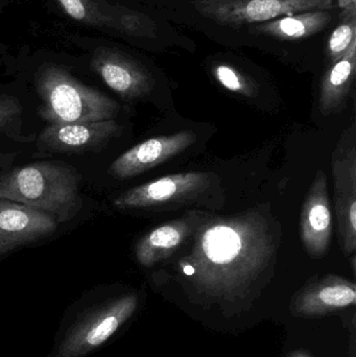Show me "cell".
Segmentation results:
<instances>
[{"label": "cell", "mask_w": 356, "mask_h": 357, "mask_svg": "<svg viewBox=\"0 0 356 357\" xmlns=\"http://www.w3.org/2000/svg\"><path fill=\"white\" fill-rule=\"evenodd\" d=\"M332 234V214L327 177L323 171H319L301 210L300 235L305 251L315 259L323 257L330 249Z\"/></svg>", "instance_id": "obj_9"}, {"label": "cell", "mask_w": 356, "mask_h": 357, "mask_svg": "<svg viewBox=\"0 0 356 357\" xmlns=\"http://www.w3.org/2000/svg\"><path fill=\"white\" fill-rule=\"evenodd\" d=\"M90 65L105 84L125 100L142 98L152 91L154 79L148 69L123 52L100 48Z\"/></svg>", "instance_id": "obj_10"}, {"label": "cell", "mask_w": 356, "mask_h": 357, "mask_svg": "<svg viewBox=\"0 0 356 357\" xmlns=\"http://www.w3.org/2000/svg\"><path fill=\"white\" fill-rule=\"evenodd\" d=\"M212 75L222 87L233 93L244 96H254L256 93L254 82L232 65L217 63L213 65Z\"/></svg>", "instance_id": "obj_19"}, {"label": "cell", "mask_w": 356, "mask_h": 357, "mask_svg": "<svg viewBox=\"0 0 356 357\" xmlns=\"http://www.w3.org/2000/svg\"><path fill=\"white\" fill-rule=\"evenodd\" d=\"M139 306L134 291L93 293L67 308L45 357H88L133 318Z\"/></svg>", "instance_id": "obj_2"}, {"label": "cell", "mask_w": 356, "mask_h": 357, "mask_svg": "<svg viewBox=\"0 0 356 357\" xmlns=\"http://www.w3.org/2000/svg\"><path fill=\"white\" fill-rule=\"evenodd\" d=\"M355 284L343 277L328 275L309 283L293 300L292 310L299 317H320L355 306Z\"/></svg>", "instance_id": "obj_13"}, {"label": "cell", "mask_w": 356, "mask_h": 357, "mask_svg": "<svg viewBox=\"0 0 356 357\" xmlns=\"http://www.w3.org/2000/svg\"><path fill=\"white\" fill-rule=\"evenodd\" d=\"M196 140V134L188 131L150 138L121 155L109 173L121 180L135 177L181 154Z\"/></svg>", "instance_id": "obj_11"}, {"label": "cell", "mask_w": 356, "mask_h": 357, "mask_svg": "<svg viewBox=\"0 0 356 357\" xmlns=\"http://www.w3.org/2000/svg\"><path fill=\"white\" fill-rule=\"evenodd\" d=\"M210 174H175L144 183L119 195L113 201L118 209H144L192 202L210 188Z\"/></svg>", "instance_id": "obj_7"}, {"label": "cell", "mask_w": 356, "mask_h": 357, "mask_svg": "<svg viewBox=\"0 0 356 357\" xmlns=\"http://www.w3.org/2000/svg\"><path fill=\"white\" fill-rule=\"evenodd\" d=\"M79 181L71 167L33 163L0 177V199L45 212L56 222H66L81 207Z\"/></svg>", "instance_id": "obj_3"}, {"label": "cell", "mask_w": 356, "mask_h": 357, "mask_svg": "<svg viewBox=\"0 0 356 357\" xmlns=\"http://www.w3.org/2000/svg\"><path fill=\"white\" fill-rule=\"evenodd\" d=\"M356 69V42L340 60L332 64L322 79L319 109L324 116L340 114L346 108Z\"/></svg>", "instance_id": "obj_16"}, {"label": "cell", "mask_w": 356, "mask_h": 357, "mask_svg": "<svg viewBox=\"0 0 356 357\" xmlns=\"http://www.w3.org/2000/svg\"><path fill=\"white\" fill-rule=\"evenodd\" d=\"M70 18L96 27H106L132 37L155 38L156 23L148 15L107 0H56Z\"/></svg>", "instance_id": "obj_8"}, {"label": "cell", "mask_w": 356, "mask_h": 357, "mask_svg": "<svg viewBox=\"0 0 356 357\" xmlns=\"http://www.w3.org/2000/svg\"><path fill=\"white\" fill-rule=\"evenodd\" d=\"M196 12L222 26L240 29L307 10H330L334 0H194Z\"/></svg>", "instance_id": "obj_5"}, {"label": "cell", "mask_w": 356, "mask_h": 357, "mask_svg": "<svg viewBox=\"0 0 356 357\" xmlns=\"http://www.w3.org/2000/svg\"><path fill=\"white\" fill-rule=\"evenodd\" d=\"M192 231L189 220H173L157 227L138 241L136 259L144 268H150L173 255Z\"/></svg>", "instance_id": "obj_17"}, {"label": "cell", "mask_w": 356, "mask_h": 357, "mask_svg": "<svg viewBox=\"0 0 356 357\" xmlns=\"http://www.w3.org/2000/svg\"><path fill=\"white\" fill-rule=\"evenodd\" d=\"M292 357H309V356H307V354H294Z\"/></svg>", "instance_id": "obj_22"}, {"label": "cell", "mask_w": 356, "mask_h": 357, "mask_svg": "<svg viewBox=\"0 0 356 357\" xmlns=\"http://www.w3.org/2000/svg\"><path fill=\"white\" fill-rule=\"evenodd\" d=\"M276 249L273 229L261 212L215 218L200 227L180 266L204 293L232 297L269 268Z\"/></svg>", "instance_id": "obj_1"}, {"label": "cell", "mask_w": 356, "mask_h": 357, "mask_svg": "<svg viewBox=\"0 0 356 357\" xmlns=\"http://www.w3.org/2000/svg\"><path fill=\"white\" fill-rule=\"evenodd\" d=\"M334 2H336V6H339L342 10L349 6H356V0H334Z\"/></svg>", "instance_id": "obj_21"}, {"label": "cell", "mask_w": 356, "mask_h": 357, "mask_svg": "<svg viewBox=\"0 0 356 357\" xmlns=\"http://www.w3.org/2000/svg\"><path fill=\"white\" fill-rule=\"evenodd\" d=\"M37 89L43 100L41 116L54 125L109 121L119 106L106 94L84 85L56 65L39 75Z\"/></svg>", "instance_id": "obj_4"}, {"label": "cell", "mask_w": 356, "mask_h": 357, "mask_svg": "<svg viewBox=\"0 0 356 357\" xmlns=\"http://www.w3.org/2000/svg\"><path fill=\"white\" fill-rule=\"evenodd\" d=\"M332 19L330 10H307L251 25L249 31L280 41H301L325 29Z\"/></svg>", "instance_id": "obj_15"}, {"label": "cell", "mask_w": 356, "mask_h": 357, "mask_svg": "<svg viewBox=\"0 0 356 357\" xmlns=\"http://www.w3.org/2000/svg\"><path fill=\"white\" fill-rule=\"evenodd\" d=\"M334 203L341 249L346 256L356 250V128H347L332 155Z\"/></svg>", "instance_id": "obj_6"}, {"label": "cell", "mask_w": 356, "mask_h": 357, "mask_svg": "<svg viewBox=\"0 0 356 357\" xmlns=\"http://www.w3.org/2000/svg\"><path fill=\"white\" fill-rule=\"evenodd\" d=\"M56 222L45 212L0 199V256L56 231Z\"/></svg>", "instance_id": "obj_12"}, {"label": "cell", "mask_w": 356, "mask_h": 357, "mask_svg": "<svg viewBox=\"0 0 356 357\" xmlns=\"http://www.w3.org/2000/svg\"><path fill=\"white\" fill-rule=\"evenodd\" d=\"M19 105L10 98H0V128L12 121L19 112Z\"/></svg>", "instance_id": "obj_20"}, {"label": "cell", "mask_w": 356, "mask_h": 357, "mask_svg": "<svg viewBox=\"0 0 356 357\" xmlns=\"http://www.w3.org/2000/svg\"><path fill=\"white\" fill-rule=\"evenodd\" d=\"M356 42V6L343 8L340 22L327 41V56L330 65L342 59Z\"/></svg>", "instance_id": "obj_18"}, {"label": "cell", "mask_w": 356, "mask_h": 357, "mask_svg": "<svg viewBox=\"0 0 356 357\" xmlns=\"http://www.w3.org/2000/svg\"><path fill=\"white\" fill-rule=\"evenodd\" d=\"M121 130V126L114 119L65 125L52 123L42 132L40 139L54 150L79 151L104 144L116 136Z\"/></svg>", "instance_id": "obj_14"}]
</instances>
